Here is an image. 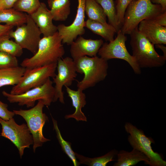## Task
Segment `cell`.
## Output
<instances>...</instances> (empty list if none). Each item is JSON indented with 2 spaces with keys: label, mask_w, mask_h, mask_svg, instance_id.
<instances>
[{
  "label": "cell",
  "mask_w": 166,
  "mask_h": 166,
  "mask_svg": "<svg viewBox=\"0 0 166 166\" xmlns=\"http://www.w3.org/2000/svg\"><path fill=\"white\" fill-rule=\"evenodd\" d=\"M65 53L61 38L57 31L52 36L41 38L37 52L32 57L25 59L21 66L31 68L57 63Z\"/></svg>",
  "instance_id": "1"
},
{
  "label": "cell",
  "mask_w": 166,
  "mask_h": 166,
  "mask_svg": "<svg viewBox=\"0 0 166 166\" xmlns=\"http://www.w3.org/2000/svg\"><path fill=\"white\" fill-rule=\"evenodd\" d=\"M77 72L84 77L77 81V89L84 91L103 81L108 74V61L97 56L82 57L73 60Z\"/></svg>",
  "instance_id": "2"
},
{
  "label": "cell",
  "mask_w": 166,
  "mask_h": 166,
  "mask_svg": "<svg viewBox=\"0 0 166 166\" xmlns=\"http://www.w3.org/2000/svg\"><path fill=\"white\" fill-rule=\"evenodd\" d=\"M161 6L151 0H133L128 6L120 29L124 34H129L145 19H153L164 12Z\"/></svg>",
  "instance_id": "3"
},
{
  "label": "cell",
  "mask_w": 166,
  "mask_h": 166,
  "mask_svg": "<svg viewBox=\"0 0 166 166\" xmlns=\"http://www.w3.org/2000/svg\"><path fill=\"white\" fill-rule=\"evenodd\" d=\"M129 35L132 56L140 68L158 67L164 65L166 57L156 52L154 45L139 32L138 27Z\"/></svg>",
  "instance_id": "4"
},
{
  "label": "cell",
  "mask_w": 166,
  "mask_h": 166,
  "mask_svg": "<svg viewBox=\"0 0 166 166\" xmlns=\"http://www.w3.org/2000/svg\"><path fill=\"white\" fill-rule=\"evenodd\" d=\"M44 106L43 102L39 100L36 105L30 109L13 111L15 115L22 117L26 122L33 136L34 153L37 148L42 146L45 142L50 140L44 137L43 132L44 126L49 121L48 117L43 112Z\"/></svg>",
  "instance_id": "5"
},
{
  "label": "cell",
  "mask_w": 166,
  "mask_h": 166,
  "mask_svg": "<svg viewBox=\"0 0 166 166\" xmlns=\"http://www.w3.org/2000/svg\"><path fill=\"white\" fill-rule=\"evenodd\" d=\"M53 83L49 78L42 85L21 94H14L5 91L2 93L10 103H16L19 106L33 107L36 101L42 100L45 105L48 107L54 102L55 92Z\"/></svg>",
  "instance_id": "6"
},
{
  "label": "cell",
  "mask_w": 166,
  "mask_h": 166,
  "mask_svg": "<svg viewBox=\"0 0 166 166\" xmlns=\"http://www.w3.org/2000/svg\"><path fill=\"white\" fill-rule=\"evenodd\" d=\"M124 129L129 134L128 141L133 148L144 154L148 158V165L150 166H166V161L157 152L153 151L151 144L154 143L153 139L144 134L143 130L138 128L130 122L125 123Z\"/></svg>",
  "instance_id": "7"
},
{
  "label": "cell",
  "mask_w": 166,
  "mask_h": 166,
  "mask_svg": "<svg viewBox=\"0 0 166 166\" xmlns=\"http://www.w3.org/2000/svg\"><path fill=\"white\" fill-rule=\"evenodd\" d=\"M57 63L31 68H26L19 82L13 86L10 93L18 94L41 85L56 74Z\"/></svg>",
  "instance_id": "8"
},
{
  "label": "cell",
  "mask_w": 166,
  "mask_h": 166,
  "mask_svg": "<svg viewBox=\"0 0 166 166\" xmlns=\"http://www.w3.org/2000/svg\"><path fill=\"white\" fill-rule=\"evenodd\" d=\"M116 38L109 43H103L98 53L100 57L107 61L112 59H119L126 61L135 73H141L140 67L135 58L127 50L125 45L127 37L120 30L117 33Z\"/></svg>",
  "instance_id": "9"
},
{
  "label": "cell",
  "mask_w": 166,
  "mask_h": 166,
  "mask_svg": "<svg viewBox=\"0 0 166 166\" xmlns=\"http://www.w3.org/2000/svg\"><path fill=\"white\" fill-rule=\"evenodd\" d=\"M1 136L10 140L17 148L21 158L25 148L33 144V139L27 124H18L13 118L5 121L0 118Z\"/></svg>",
  "instance_id": "10"
},
{
  "label": "cell",
  "mask_w": 166,
  "mask_h": 166,
  "mask_svg": "<svg viewBox=\"0 0 166 166\" xmlns=\"http://www.w3.org/2000/svg\"><path fill=\"white\" fill-rule=\"evenodd\" d=\"M41 34L38 27L27 14L26 23L17 26L14 31L12 30L9 36L14 38L22 49H26L34 54L38 49Z\"/></svg>",
  "instance_id": "11"
},
{
  "label": "cell",
  "mask_w": 166,
  "mask_h": 166,
  "mask_svg": "<svg viewBox=\"0 0 166 166\" xmlns=\"http://www.w3.org/2000/svg\"><path fill=\"white\" fill-rule=\"evenodd\" d=\"M57 74L53 78L55 84L54 102L59 99L61 103L64 104L62 87L71 86L77 75L73 59L69 57L60 59L57 62Z\"/></svg>",
  "instance_id": "12"
},
{
  "label": "cell",
  "mask_w": 166,
  "mask_h": 166,
  "mask_svg": "<svg viewBox=\"0 0 166 166\" xmlns=\"http://www.w3.org/2000/svg\"><path fill=\"white\" fill-rule=\"evenodd\" d=\"M77 1V14L73 23L68 26L63 24L57 26V32L61 38L62 44H66L68 45H70L78 36H81L85 32V0Z\"/></svg>",
  "instance_id": "13"
},
{
  "label": "cell",
  "mask_w": 166,
  "mask_h": 166,
  "mask_svg": "<svg viewBox=\"0 0 166 166\" xmlns=\"http://www.w3.org/2000/svg\"><path fill=\"white\" fill-rule=\"evenodd\" d=\"M103 43L102 39H86L80 36L70 45V54L73 60L84 56H96Z\"/></svg>",
  "instance_id": "14"
},
{
  "label": "cell",
  "mask_w": 166,
  "mask_h": 166,
  "mask_svg": "<svg viewBox=\"0 0 166 166\" xmlns=\"http://www.w3.org/2000/svg\"><path fill=\"white\" fill-rule=\"evenodd\" d=\"M139 32L154 45L166 44V27L161 26L152 19L142 21L138 26Z\"/></svg>",
  "instance_id": "15"
},
{
  "label": "cell",
  "mask_w": 166,
  "mask_h": 166,
  "mask_svg": "<svg viewBox=\"0 0 166 166\" xmlns=\"http://www.w3.org/2000/svg\"><path fill=\"white\" fill-rule=\"evenodd\" d=\"M29 15L43 37L52 36L57 31V26L53 23V18L50 10L44 3L41 2L38 9Z\"/></svg>",
  "instance_id": "16"
},
{
  "label": "cell",
  "mask_w": 166,
  "mask_h": 166,
  "mask_svg": "<svg viewBox=\"0 0 166 166\" xmlns=\"http://www.w3.org/2000/svg\"><path fill=\"white\" fill-rule=\"evenodd\" d=\"M65 87L68 96L71 98L72 105L75 110L73 114L66 115L65 118H73L77 121H87V118L81 111L82 108L86 104L85 94L82 90L78 89L75 90L70 89L69 87Z\"/></svg>",
  "instance_id": "17"
},
{
  "label": "cell",
  "mask_w": 166,
  "mask_h": 166,
  "mask_svg": "<svg viewBox=\"0 0 166 166\" xmlns=\"http://www.w3.org/2000/svg\"><path fill=\"white\" fill-rule=\"evenodd\" d=\"M117 156V162L113 166H134L141 161L148 165L149 162L148 158L144 154L134 148L130 152L124 150H120Z\"/></svg>",
  "instance_id": "18"
},
{
  "label": "cell",
  "mask_w": 166,
  "mask_h": 166,
  "mask_svg": "<svg viewBox=\"0 0 166 166\" xmlns=\"http://www.w3.org/2000/svg\"><path fill=\"white\" fill-rule=\"evenodd\" d=\"M47 3L53 20L64 21L70 13V0H48Z\"/></svg>",
  "instance_id": "19"
},
{
  "label": "cell",
  "mask_w": 166,
  "mask_h": 166,
  "mask_svg": "<svg viewBox=\"0 0 166 166\" xmlns=\"http://www.w3.org/2000/svg\"><path fill=\"white\" fill-rule=\"evenodd\" d=\"M26 68L21 66L0 69V88L17 84L20 81Z\"/></svg>",
  "instance_id": "20"
},
{
  "label": "cell",
  "mask_w": 166,
  "mask_h": 166,
  "mask_svg": "<svg viewBox=\"0 0 166 166\" xmlns=\"http://www.w3.org/2000/svg\"><path fill=\"white\" fill-rule=\"evenodd\" d=\"M27 14L18 11L13 8L0 9V23L7 25L19 26L26 23Z\"/></svg>",
  "instance_id": "21"
},
{
  "label": "cell",
  "mask_w": 166,
  "mask_h": 166,
  "mask_svg": "<svg viewBox=\"0 0 166 166\" xmlns=\"http://www.w3.org/2000/svg\"><path fill=\"white\" fill-rule=\"evenodd\" d=\"M85 27L109 42L114 39V36L116 33L115 28L109 23L105 25L99 22L89 19L85 21Z\"/></svg>",
  "instance_id": "22"
},
{
  "label": "cell",
  "mask_w": 166,
  "mask_h": 166,
  "mask_svg": "<svg viewBox=\"0 0 166 166\" xmlns=\"http://www.w3.org/2000/svg\"><path fill=\"white\" fill-rule=\"evenodd\" d=\"M118 152L117 150L113 149L104 155L93 158L86 157L76 152L75 154L80 164L89 166H106L109 162L114 160L113 158Z\"/></svg>",
  "instance_id": "23"
},
{
  "label": "cell",
  "mask_w": 166,
  "mask_h": 166,
  "mask_svg": "<svg viewBox=\"0 0 166 166\" xmlns=\"http://www.w3.org/2000/svg\"><path fill=\"white\" fill-rule=\"evenodd\" d=\"M85 12L88 19L107 25V17L101 6L95 0H85Z\"/></svg>",
  "instance_id": "24"
},
{
  "label": "cell",
  "mask_w": 166,
  "mask_h": 166,
  "mask_svg": "<svg viewBox=\"0 0 166 166\" xmlns=\"http://www.w3.org/2000/svg\"><path fill=\"white\" fill-rule=\"evenodd\" d=\"M102 7L107 17L108 23L115 29L117 33L120 30L117 20L116 5L113 0H95Z\"/></svg>",
  "instance_id": "25"
},
{
  "label": "cell",
  "mask_w": 166,
  "mask_h": 166,
  "mask_svg": "<svg viewBox=\"0 0 166 166\" xmlns=\"http://www.w3.org/2000/svg\"><path fill=\"white\" fill-rule=\"evenodd\" d=\"M51 117L53 124V129L55 131L57 138L62 151L72 160L74 166H79L80 164L77 160L75 156V152H73L71 148V143L65 141L63 139L58 127L57 121L52 116Z\"/></svg>",
  "instance_id": "26"
},
{
  "label": "cell",
  "mask_w": 166,
  "mask_h": 166,
  "mask_svg": "<svg viewBox=\"0 0 166 166\" xmlns=\"http://www.w3.org/2000/svg\"><path fill=\"white\" fill-rule=\"evenodd\" d=\"M9 35L0 38V51H3L16 57L21 56L23 53L22 49L15 41L10 39Z\"/></svg>",
  "instance_id": "27"
},
{
  "label": "cell",
  "mask_w": 166,
  "mask_h": 166,
  "mask_svg": "<svg viewBox=\"0 0 166 166\" xmlns=\"http://www.w3.org/2000/svg\"><path fill=\"white\" fill-rule=\"evenodd\" d=\"M40 3L39 0H18L13 8L30 14L38 9Z\"/></svg>",
  "instance_id": "28"
},
{
  "label": "cell",
  "mask_w": 166,
  "mask_h": 166,
  "mask_svg": "<svg viewBox=\"0 0 166 166\" xmlns=\"http://www.w3.org/2000/svg\"><path fill=\"white\" fill-rule=\"evenodd\" d=\"M16 57L3 51H0V69L18 66Z\"/></svg>",
  "instance_id": "29"
},
{
  "label": "cell",
  "mask_w": 166,
  "mask_h": 166,
  "mask_svg": "<svg viewBox=\"0 0 166 166\" xmlns=\"http://www.w3.org/2000/svg\"><path fill=\"white\" fill-rule=\"evenodd\" d=\"M132 0H116L115 5L117 20L120 28L123 22L126 10L128 5Z\"/></svg>",
  "instance_id": "30"
},
{
  "label": "cell",
  "mask_w": 166,
  "mask_h": 166,
  "mask_svg": "<svg viewBox=\"0 0 166 166\" xmlns=\"http://www.w3.org/2000/svg\"><path fill=\"white\" fill-rule=\"evenodd\" d=\"M8 105L0 100V118L7 121L13 117L15 115L13 111L9 110Z\"/></svg>",
  "instance_id": "31"
},
{
  "label": "cell",
  "mask_w": 166,
  "mask_h": 166,
  "mask_svg": "<svg viewBox=\"0 0 166 166\" xmlns=\"http://www.w3.org/2000/svg\"><path fill=\"white\" fill-rule=\"evenodd\" d=\"M152 19L159 25L166 27V11L157 16Z\"/></svg>",
  "instance_id": "32"
},
{
  "label": "cell",
  "mask_w": 166,
  "mask_h": 166,
  "mask_svg": "<svg viewBox=\"0 0 166 166\" xmlns=\"http://www.w3.org/2000/svg\"><path fill=\"white\" fill-rule=\"evenodd\" d=\"M18 0H0V9L12 8Z\"/></svg>",
  "instance_id": "33"
},
{
  "label": "cell",
  "mask_w": 166,
  "mask_h": 166,
  "mask_svg": "<svg viewBox=\"0 0 166 166\" xmlns=\"http://www.w3.org/2000/svg\"><path fill=\"white\" fill-rule=\"evenodd\" d=\"M14 26L7 25H3L0 23V38L3 36L9 35L10 32L13 30Z\"/></svg>",
  "instance_id": "34"
},
{
  "label": "cell",
  "mask_w": 166,
  "mask_h": 166,
  "mask_svg": "<svg viewBox=\"0 0 166 166\" xmlns=\"http://www.w3.org/2000/svg\"><path fill=\"white\" fill-rule=\"evenodd\" d=\"M154 4L160 5L164 11H166V0H151Z\"/></svg>",
  "instance_id": "35"
},
{
  "label": "cell",
  "mask_w": 166,
  "mask_h": 166,
  "mask_svg": "<svg viewBox=\"0 0 166 166\" xmlns=\"http://www.w3.org/2000/svg\"><path fill=\"white\" fill-rule=\"evenodd\" d=\"M163 44H159L155 45L156 48L160 49L164 53V56L166 57V47Z\"/></svg>",
  "instance_id": "36"
}]
</instances>
